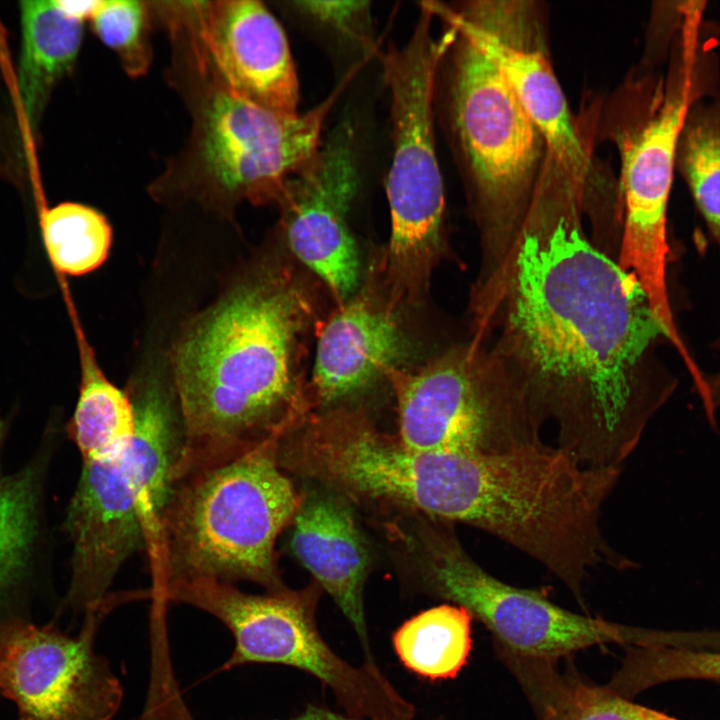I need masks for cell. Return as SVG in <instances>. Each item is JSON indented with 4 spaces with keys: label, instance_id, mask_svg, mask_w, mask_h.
Listing matches in <instances>:
<instances>
[{
    "label": "cell",
    "instance_id": "1",
    "mask_svg": "<svg viewBox=\"0 0 720 720\" xmlns=\"http://www.w3.org/2000/svg\"><path fill=\"white\" fill-rule=\"evenodd\" d=\"M580 197L541 187L500 269L474 284L470 333L487 341L558 447L584 465L623 467L676 378L670 338L636 278L591 242Z\"/></svg>",
    "mask_w": 720,
    "mask_h": 720
},
{
    "label": "cell",
    "instance_id": "2",
    "mask_svg": "<svg viewBox=\"0 0 720 720\" xmlns=\"http://www.w3.org/2000/svg\"><path fill=\"white\" fill-rule=\"evenodd\" d=\"M312 310L290 272L260 264L183 328L170 353L183 444L174 480L281 438L306 418Z\"/></svg>",
    "mask_w": 720,
    "mask_h": 720
},
{
    "label": "cell",
    "instance_id": "3",
    "mask_svg": "<svg viewBox=\"0 0 720 720\" xmlns=\"http://www.w3.org/2000/svg\"><path fill=\"white\" fill-rule=\"evenodd\" d=\"M621 473L620 467L584 465L543 442L497 453L457 452L449 522L515 547L583 602L592 569L637 566L609 543L601 526Z\"/></svg>",
    "mask_w": 720,
    "mask_h": 720
},
{
    "label": "cell",
    "instance_id": "4",
    "mask_svg": "<svg viewBox=\"0 0 720 720\" xmlns=\"http://www.w3.org/2000/svg\"><path fill=\"white\" fill-rule=\"evenodd\" d=\"M279 439L174 483L154 563L160 596L170 582L196 578L284 588L274 548L301 497L279 464Z\"/></svg>",
    "mask_w": 720,
    "mask_h": 720
},
{
    "label": "cell",
    "instance_id": "5",
    "mask_svg": "<svg viewBox=\"0 0 720 720\" xmlns=\"http://www.w3.org/2000/svg\"><path fill=\"white\" fill-rule=\"evenodd\" d=\"M452 25L448 124L478 228L481 262L474 284L497 273L524 224L547 158L545 140L511 86L472 35Z\"/></svg>",
    "mask_w": 720,
    "mask_h": 720
},
{
    "label": "cell",
    "instance_id": "6",
    "mask_svg": "<svg viewBox=\"0 0 720 720\" xmlns=\"http://www.w3.org/2000/svg\"><path fill=\"white\" fill-rule=\"evenodd\" d=\"M436 15L422 2L409 40L382 56L390 91L393 154L386 181L391 233L381 262L388 299L417 300L449 256L445 197L436 153L434 98L440 66L455 37L450 24L432 32Z\"/></svg>",
    "mask_w": 720,
    "mask_h": 720
},
{
    "label": "cell",
    "instance_id": "7",
    "mask_svg": "<svg viewBox=\"0 0 720 720\" xmlns=\"http://www.w3.org/2000/svg\"><path fill=\"white\" fill-rule=\"evenodd\" d=\"M168 601L201 609L233 634L235 647L225 669L244 664H279L310 674L328 687L345 714L368 720H410L415 706L377 664L354 666L336 654L316 623V587L245 593L231 583L196 578L176 580Z\"/></svg>",
    "mask_w": 720,
    "mask_h": 720
},
{
    "label": "cell",
    "instance_id": "8",
    "mask_svg": "<svg viewBox=\"0 0 720 720\" xmlns=\"http://www.w3.org/2000/svg\"><path fill=\"white\" fill-rule=\"evenodd\" d=\"M398 438L411 449L497 453L542 442V425L490 344L471 334L415 371L393 369Z\"/></svg>",
    "mask_w": 720,
    "mask_h": 720
},
{
    "label": "cell",
    "instance_id": "9",
    "mask_svg": "<svg viewBox=\"0 0 720 720\" xmlns=\"http://www.w3.org/2000/svg\"><path fill=\"white\" fill-rule=\"evenodd\" d=\"M450 525L424 521L408 536L424 586L480 620L505 653L551 662L597 644L663 642L653 632L571 612L536 590L501 581L466 552Z\"/></svg>",
    "mask_w": 720,
    "mask_h": 720
},
{
    "label": "cell",
    "instance_id": "10",
    "mask_svg": "<svg viewBox=\"0 0 720 720\" xmlns=\"http://www.w3.org/2000/svg\"><path fill=\"white\" fill-rule=\"evenodd\" d=\"M692 45L656 85L647 105L617 133L622 232L617 262L644 291L671 337L679 335L668 288L667 209L679 140L694 100Z\"/></svg>",
    "mask_w": 720,
    "mask_h": 720
},
{
    "label": "cell",
    "instance_id": "11",
    "mask_svg": "<svg viewBox=\"0 0 720 720\" xmlns=\"http://www.w3.org/2000/svg\"><path fill=\"white\" fill-rule=\"evenodd\" d=\"M345 79L303 114H280L215 87L200 115L196 164L206 195L229 203H278L288 180L321 147Z\"/></svg>",
    "mask_w": 720,
    "mask_h": 720
},
{
    "label": "cell",
    "instance_id": "12",
    "mask_svg": "<svg viewBox=\"0 0 720 720\" xmlns=\"http://www.w3.org/2000/svg\"><path fill=\"white\" fill-rule=\"evenodd\" d=\"M449 15L476 40L540 130L546 161L588 184L591 144L573 116L553 69L544 9L535 1H471Z\"/></svg>",
    "mask_w": 720,
    "mask_h": 720
},
{
    "label": "cell",
    "instance_id": "13",
    "mask_svg": "<svg viewBox=\"0 0 720 720\" xmlns=\"http://www.w3.org/2000/svg\"><path fill=\"white\" fill-rule=\"evenodd\" d=\"M104 609L87 613L81 632L19 618L0 622V693L17 706L19 720H111L122 688L94 649Z\"/></svg>",
    "mask_w": 720,
    "mask_h": 720
},
{
    "label": "cell",
    "instance_id": "14",
    "mask_svg": "<svg viewBox=\"0 0 720 720\" xmlns=\"http://www.w3.org/2000/svg\"><path fill=\"white\" fill-rule=\"evenodd\" d=\"M359 184L353 127L342 122L286 183L278 202L289 248L346 302L360 278L347 216Z\"/></svg>",
    "mask_w": 720,
    "mask_h": 720
},
{
    "label": "cell",
    "instance_id": "15",
    "mask_svg": "<svg viewBox=\"0 0 720 720\" xmlns=\"http://www.w3.org/2000/svg\"><path fill=\"white\" fill-rule=\"evenodd\" d=\"M193 50L215 87L280 114H297L299 84L285 32L253 0L192 2Z\"/></svg>",
    "mask_w": 720,
    "mask_h": 720
},
{
    "label": "cell",
    "instance_id": "16",
    "mask_svg": "<svg viewBox=\"0 0 720 720\" xmlns=\"http://www.w3.org/2000/svg\"><path fill=\"white\" fill-rule=\"evenodd\" d=\"M125 454L113 460L82 462L67 509L65 529L72 542L67 600L86 613L104 608L118 571L145 546L137 494Z\"/></svg>",
    "mask_w": 720,
    "mask_h": 720
},
{
    "label": "cell",
    "instance_id": "17",
    "mask_svg": "<svg viewBox=\"0 0 720 720\" xmlns=\"http://www.w3.org/2000/svg\"><path fill=\"white\" fill-rule=\"evenodd\" d=\"M292 523L294 555L350 622L366 663L376 664L363 604L370 552L348 501L328 489L313 491L301 498Z\"/></svg>",
    "mask_w": 720,
    "mask_h": 720
},
{
    "label": "cell",
    "instance_id": "18",
    "mask_svg": "<svg viewBox=\"0 0 720 720\" xmlns=\"http://www.w3.org/2000/svg\"><path fill=\"white\" fill-rule=\"evenodd\" d=\"M406 339L396 308L369 296L344 302L321 327L312 385L323 404L359 394L399 368Z\"/></svg>",
    "mask_w": 720,
    "mask_h": 720
},
{
    "label": "cell",
    "instance_id": "19",
    "mask_svg": "<svg viewBox=\"0 0 720 720\" xmlns=\"http://www.w3.org/2000/svg\"><path fill=\"white\" fill-rule=\"evenodd\" d=\"M129 394L136 425L125 457L137 494L145 546L152 558L158 552L182 450V422L172 385L159 375L145 376Z\"/></svg>",
    "mask_w": 720,
    "mask_h": 720
},
{
    "label": "cell",
    "instance_id": "20",
    "mask_svg": "<svg viewBox=\"0 0 720 720\" xmlns=\"http://www.w3.org/2000/svg\"><path fill=\"white\" fill-rule=\"evenodd\" d=\"M7 424L0 419V611L30 584L43 535V490L49 453H38L17 472L6 473L2 452Z\"/></svg>",
    "mask_w": 720,
    "mask_h": 720
},
{
    "label": "cell",
    "instance_id": "21",
    "mask_svg": "<svg viewBox=\"0 0 720 720\" xmlns=\"http://www.w3.org/2000/svg\"><path fill=\"white\" fill-rule=\"evenodd\" d=\"M20 25L17 92L26 123L35 130L51 91L77 59L83 21L68 15L58 0L22 1Z\"/></svg>",
    "mask_w": 720,
    "mask_h": 720
},
{
    "label": "cell",
    "instance_id": "22",
    "mask_svg": "<svg viewBox=\"0 0 720 720\" xmlns=\"http://www.w3.org/2000/svg\"><path fill=\"white\" fill-rule=\"evenodd\" d=\"M80 382L76 405L67 423L69 438L82 462L123 456L132 442L136 417L133 401L101 370L87 342L78 336Z\"/></svg>",
    "mask_w": 720,
    "mask_h": 720
},
{
    "label": "cell",
    "instance_id": "23",
    "mask_svg": "<svg viewBox=\"0 0 720 720\" xmlns=\"http://www.w3.org/2000/svg\"><path fill=\"white\" fill-rule=\"evenodd\" d=\"M509 662L542 720H678L635 704L611 688L560 674L550 661L511 657Z\"/></svg>",
    "mask_w": 720,
    "mask_h": 720
},
{
    "label": "cell",
    "instance_id": "24",
    "mask_svg": "<svg viewBox=\"0 0 720 720\" xmlns=\"http://www.w3.org/2000/svg\"><path fill=\"white\" fill-rule=\"evenodd\" d=\"M472 618L465 608L451 603L424 610L393 633L394 650L404 667L419 677L454 678L472 648Z\"/></svg>",
    "mask_w": 720,
    "mask_h": 720
},
{
    "label": "cell",
    "instance_id": "25",
    "mask_svg": "<svg viewBox=\"0 0 720 720\" xmlns=\"http://www.w3.org/2000/svg\"><path fill=\"white\" fill-rule=\"evenodd\" d=\"M40 232L54 270L71 277L89 274L102 266L113 239L112 227L102 213L69 201L41 212Z\"/></svg>",
    "mask_w": 720,
    "mask_h": 720
},
{
    "label": "cell",
    "instance_id": "26",
    "mask_svg": "<svg viewBox=\"0 0 720 720\" xmlns=\"http://www.w3.org/2000/svg\"><path fill=\"white\" fill-rule=\"evenodd\" d=\"M677 156L694 202L720 247V121L704 112L689 115Z\"/></svg>",
    "mask_w": 720,
    "mask_h": 720
},
{
    "label": "cell",
    "instance_id": "27",
    "mask_svg": "<svg viewBox=\"0 0 720 720\" xmlns=\"http://www.w3.org/2000/svg\"><path fill=\"white\" fill-rule=\"evenodd\" d=\"M91 21L94 32L118 55L129 75L139 76L147 70L151 48L146 8L142 2L100 1Z\"/></svg>",
    "mask_w": 720,
    "mask_h": 720
},
{
    "label": "cell",
    "instance_id": "28",
    "mask_svg": "<svg viewBox=\"0 0 720 720\" xmlns=\"http://www.w3.org/2000/svg\"><path fill=\"white\" fill-rule=\"evenodd\" d=\"M620 676L631 690L674 680H720V652L645 647L630 657Z\"/></svg>",
    "mask_w": 720,
    "mask_h": 720
},
{
    "label": "cell",
    "instance_id": "29",
    "mask_svg": "<svg viewBox=\"0 0 720 720\" xmlns=\"http://www.w3.org/2000/svg\"><path fill=\"white\" fill-rule=\"evenodd\" d=\"M298 10L340 31L361 36L368 19L369 3L366 1H299Z\"/></svg>",
    "mask_w": 720,
    "mask_h": 720
},
{
    "label": "cell",
    "instance_id": "30",
    "mask_svg": "<svg viewBox=\"0 0 720 720\" xmlns=\"http://www.w3.org/2000/svg\"><path fill=\"white\" fill-rule=\"evenodd\" d=\"M716 347L720 352V339L716 343ZM706 392L702 401L706 417L712 427L716 426L715 412L720 407V370L711 375L706 376Z\"/></svg>",
    "mask_w": 720,
    "mask_h": 720
},
{
    "label": "cell",
    "instance_id": "31",
    "mask_svg": "<svg viewBox=\"0 0 720 720\" xmlns=\"http://www.w3.org/2000/svg\"><path fill=\"white\" fill-rule=\"evenodd\" d=\"M289 720H368L349 716L347 714L336 713L330 709L308 705L303 712ZM410 720H415L410 719Z\"/></svg>",
    "mask_w": 720,
    "mask_h": 720
},
{
    "label": "cell",
    "instance_id": "32",
    "mask_svg": "<svg viewBox=\"0 0 720 720\" xmlns=\"http://www.w3.org/2000/svg\"><path fill=\"white\" fill-rule=\"evenodd\" d=\"M58 4L68 15L84 22L85 19H91L92 15L100 4V1L58 0Z\"/></svg>",
    "mask_w": 720,
    "mask_h": 720
}]
</instances>
